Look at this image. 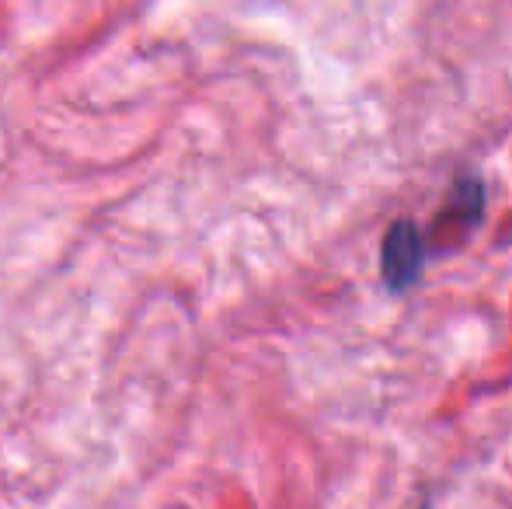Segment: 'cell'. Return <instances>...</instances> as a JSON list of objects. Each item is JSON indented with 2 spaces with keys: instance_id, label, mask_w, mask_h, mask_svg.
Masks as SVG:
<instances>
[{
  "instance_id": "6da1fadb",
  "label": "cell",
  "mask_w": 512,
  "mask_h": 509,
  "mask_svg": "<svg viewBox=\"0 0 512 509\" xmlns=\"http://www.w3.org/2000/svg\"><path fill=\"white\" fill-rule=\"evenodd\" d=\"M422 234L411 220H398V224L387 231L384 238V252H380V269H384V283L387 290L401 293L422 272Z\"/></svg>"
}]
</instances>
